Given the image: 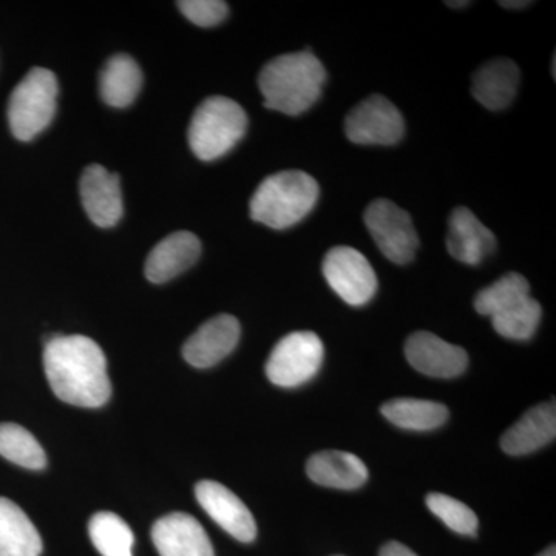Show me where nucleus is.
<instances>
[{"label": "nucleus", "mask_w": 556, "mask_h": 556, "mask_svg": "<svg viewBox=\"0 0 556 556\" xmlns=\"http://www.w3.org/2000/svg\"><path fill=\"white\" fill-rule=\"evenodd\" d=\"M43 368L51 390L65 404L100 408L112 396L104 351L86 336H51Z\"/></svg>", "instance_id": "f257e3e1"}, {"label": "nucleus", "mask_w": 556, "mask_h": 556, "mask_svg": "<svg viewBox=\"0 0 556 556\" xmlns=\"http://www.w3.org/2000/svg\"><path fill=\"white\" fill-rule=\"evenodd\" d=\"M327 83V70L309 51L281 54L268 62L258 76L265 105L298 116L316 104Z\"/></svg>", "instance_id": "f03ea898"}, {"label": "nucleus", "mask_w": 556, "mask_h": 556, "mask_svg": "<svg viewBox=\"0 0 556 556\" xmlns=\"http://www.w3.org/2000/svg\"><path fill=\"white\" fill-rule=\"evenodd\" d=\"M317 200L316 179L302 170H285L260 182L249 208L254 222L281 230L302 222Z\"/></svg>", "instance_id": "7ed1b4c3"}, {"label": "nucleus", "mask_w": 556, "mask_h": 556, "mask_svg": "<svg viewBox=\"0 0 556 556\" xmlns=\"http://www.w3.org/2000/svg\"><path fill=\"white\" fill-rule=\"evenodd\" d=\"M248 129V116L239 102L211 97L201 102L190 121L189 146L197 159L214 161L236 148Z\"/></svg>", "instance_id": "20e7f679"}, {"label": "nucleus", "mask_w": 556, "mask_h": 556, "mask_svg": "<svg viewBox=\"0 0 556 556\" xmlns=\"http://www.w3.org/2000/svg\"><path fill=\"white\" fill-rule=\"evenodd\" d=\"M56 75L42 67L31 68L11 93L9 123L20 141H31L50 126L56 113Z\"/></svg>", "instance_id": "39448f33"}, {"label": "nucleus", "mask_w": 556, "mask_h": 556, "mask_svg": "<svg viewBox=\"0 0 556 556\" xmlns=\"http://www.w3.org/2000/svg\"><path fill=\"white\" fill-rule=\"evenodd\" d=\"M325 348L311 331H295L274 346L266 362V376L274 386L295 388L309 382L321 368Z\"/></svg>", "instance_id": "423d86ee"}, {"label": "nucleus", "mask_w": 556, "mask_h": 556, "mask_svg": "<svg viewBox=\"0 0 556 556\" xmlns=\"http://www.w3.org/2000/svg\"><path fill=\"white\" fill-rule=\"evenodd\" d=\"M365 225L380 252L396 265H407L419 248L415 225L407 211L390 200H376L367 207Z\"/></svg>", "instance_id": "0eeeda50"}, {"label": "nucleus", "mask_w": 556, "mask_h": 556, "mask_svg": "<svg viewBox=\"0 0 556 556\" xmlns=\"http://www.w3.org/2000/svg\"><path fill=\"white\" fill-rule=\"evenodd\" d=\"M324 276L332 291L351 306L367 305L378 291V276L357 249L338 247L328 251Z\"/></svg>", "instance_id": "6e6552de"}, {"label": "nucleus", "mask_w": 556, "mask_h": 556, "mask_svg": "<svg viewBox=\"0 0 556 556\" xmlns=\"http://www.w3.org/2000/svg\"><path fill=\"white\" fill-rule=\"evenodd\" d=\"M404 116L382 94H372L351 110L345 119V134L354 144L393 146L404 137Z\"/></svg>", "instance_id": "1a4fd4ad"}, {"label": "nucleus", "mask_w": 556, "mask_h": 556, "mask_svg": "<svg viewBox=\"0 0 556 556\" xmlns=\"http://www.w3.org/2000/svg\"><path fill=\"white\" fill-rule=\"evenodd\" d=\"M195 496L201 508L230 536L241 543H252L255 540L257 525L251 510L228 486L206 479L197 484Z\"/></svg>", "instance_id": "9d476101"}, {"label": "nucleus", "mask_w": 556, "mask_h": 556, "mask_svg": "<svg viewBox=\"0 0 556 556\" xmlns=\"http://www.w3.org/2000/svg\"><path fill=\"white\" fill-rule=\"evenodd\" d=\"M405 356L416 371L430 378H457L468 367L466 350L427 331L409 336L405 343Z\"/></svg>", "instance_id": "9b49d317"}, {"label": "nucleus", "mask_w": 556, "mask_h": 556, "mask_svg": "<svg viewBox=\"0 0 556 556\" xmlns=\"http://www.w3.org/2000/svg\"><path fill=\"white\" fill-rule=\"evenodd\" d=\"M239 320L229 314H219L201 325L182 346L186 362L195 368H211L229 356L239 345Z\"/></svg>", "instance_id": "f8f14e48"}, {"label": "nucleus", "mask_w": 556, "mask_h": 556, "mask_svg": "<svg viewBox=\"0 0 556 556\" xmlns=\"http://www.w3.org/2000/svg\"><path fill=\"white\" fill-rule=\"evenodd\" d=\"M79 189L84 208L94 225L100 228L118 225L124 214L118 175L112 174L100 164H91L80 177Z\"/></svg>", "instance_id": "ddd939ff"}, {"label": "nucleus", "mask_w": 556, "mask_h": 556, "mask_svg": "<svg viewBox=\"0 0 556 556\" xmlns=\"http://www.w3.org/2000/svg\"><path fill=\"white\" fill-rule=\"evenodd\" d=\"M152 540L161 556H215L206 530L188 514H170L152 527Z\"/></svg>", "instance_id": "4468645a"}, {"label": "nucleus", "mask_w": 556, "mask_h": 556, "mask_svg": "<svg viewBox=\"0 0 556 556\" xmlns=\"http://www.w3.org/2000/svg\"><path fill=\"white\" fill-rule=\"evenodd\" d=\"M496 248L492 230L485 228L467 207H456L448 218V254L457 262L477 266Z\"/></svg>", "instance_id": "2eb2a0df"}, {"label": "nucleus", "mask_w": 556, "mask_h": 556, "mask_svg": "<svg viewBox=\"0 0 556 556\" xmlns=\"http://www.w3.org/2000/svg\"><path fill=\"white\" fill-rule=\"evenodd\" d=\"M200 254L199 237L188 230H178L152 249L146 262V277L152 283H166L195 265Z\"/></svg>", "instance_id": "dca6fc26"}, {"label": "nucleus", "mask_w": 556, "mask_h": 556, "mask_svg": "<svg viewBox=\"0 0 556 556\" xmlns=\"http://www.w3.org/2000/svg\"><path fill=\"white\" fill-rule=\"evenodd\" d=\"M556 437L554 402L536 405L526 413L501 439V447L510 456H526L546 447Z\"/></svg>", "instance_id": "f3484780"}, {"label": "nucleus", "mask_w": 556, "mask_h": 556, "mask_svg": "<svg viewBox=\"0 0 556 556\" xmlns=\"http://www.w3.org/2000/svg\"><path fill=\"white\" fill-rule=\"evenodd\" d=\"M519 80H521V73L518 65L507 58H497L486 62L475 73L471 94L479 104L497 112L508 108L515 100Z\"/></svg>", "instance_id": "a211bd4d"}, {"label": "nucleus", "mask_w": 556, "mask_h": 556, "mask_svg": "<svg viewBox=\"0 0 556 556\" xmlns=\"http://www.w3.org/2000/svg\"><path fill=\"white\" fill-rule=\"evenodd\" d=\"M311 481L329 489L354 490L368 481V468L353 453L329 450L316 453L306 464Z\"/></svg>", "instance_id": "6ab92c4d"}, {"label": "nucleus", "mask_w": 556, "mask_h": 556, "mask_svg": "<svg viewBox=\"0 0 556 556\" xmlns=\"http://www.w3.org/2000/svg\"><path fill=\"white\" fill-rule=\"evenodd\" d=\"M42 540L16 503L0 497V556H39Z\"/></svg>", "instance_id": "aec40b11"}, {"label": "nucleus", "mask_w": 556, "mask_h": 556, "mask_svg": "<svg viewBox=\"0 0 556 556\" xmlns=\"http://www.w3.org/2000/svg\"><path fill=\"white\" fill-rule=\"evenodd\" d=\"M142 86L141 68L129 54H116L110 58L102 68L100 93L102 101L110 108H129L137 100Z\"/></svg>", "instance_id": "412c9836"}, {"label": "nucleus", "mask_w": 556, "mask_h": 556, "mask_svg": "<svg viewBox=\"0 0 556 556\" xmlns=\"http://www.w3.org/2000/svg\"><path fill=\"white\" fill-rule=\"evenodd\" d=\"M380 412L391 424L409 431L437 430L448 419L445 405L422 399H394L383 404Z\"/></svg>", "instance_id": "4be33fe9"}, {"label": "nucleus", "mask_w": 556, "mask_h": 556, "mask_svg": "<svg viewBox=\"0 0 556 556\" xmlns=\"http://www.w3.org/2000/svg\"><path fill=\"white\" fill-rule=\"evenodd\" d=\"M89 535L102 556H134V532L123 518L112 511L93 515L89 522Z\"/></svg>", "instance_id": "5701e85b"}, {"label": "nucleus", "mask_w": 556, "mask_h": 556, "mask_svg": "<svg viewBox=\"0 0 556 556\" xmlns=\"http://www.w3.org/2000/svg\"><path fill=\"white\" fill-rule=\"evenodd\" d=\"M0 456L28 470H42L47 456L38 439L17 424H0Z\"/></svg>", "instance_id": "b1692460"}, {"label": "nucleus", "mask_w": 556, "mask_h": 556, "mask_svg": "<svg viewBox=\"0 0 556 556\" xmlns=\"http://www.w3.org/2000/svg\"><path fill=\"white\" fill-rule=\"evenodd\" d=\"M530 298V285L521 274L510 273L482 289L475 299V309L481 316L493 317Z\"/></svg>", "instance_id": "393cba45"}, {"label": "nucleus", "mask_w": 556, "mask_h": 556, "mask_svg": "<svg viewBox=\"0 0 556 556\" xmlns=\"http://www.w3.org/2000/svg\"><path fill=\"white\" fill-rule=\"evenodd\" d=\"M540 303L529 298L492 318L497 334L510 340H529L535 336L541 321Z\"/></svg>", "instance_id": "a878e982"}, {"label": "nucleus", "mask_w": 556, "mask_h": 556, "mask_svg": "<svg viewBox=\"0 0 556 556\" xmlns=\"http://www.w3.org/2000/svg\"><path fill=\"white\" fill-rule=\"evenodd\" d=\"M427 507L453 532L459 535H477L479 527L477 514L455 497L442 495V493H430L427 496Z\"/></svg>", "instance_id": "bb28decb"}, {"label": "nucleus", "mask_w": 556, "mask_h": 556, "mask_svg": "<svg viewBox=\"0 0 556 556\" xmlns=\"http://www.w3.org/2000/svg\"><path fill=\"white\" fill-rule=\"evenodd\" d=\"M179 11L199 27H215L228 16V3L222 0H181Z\"/></svg>", "instance_id": "cd10ccee"}, {"label": "nucleus", "mask_w": 556, "mask_h": 556, "mask_svg": "<svg viewBox=\"0 0 556 556\" xmlns=\"http://www.w3.org/2000/svg\"><path fill=\"white\" fill-rule=\"evenodd\" d=\"M379 556H417L415 552L409 551L404 544L397 543V541H391L380 548Z\"/></svg>", "instance_id": "c85d7f7f"}, {"label": "nucleus", "mask_w": 556, "mask_h": 556, "mask_svg": "<svg viewBox=\"0 0 556 556\" xmlns=\"http://www.w3.org/2000/svg\"><path fill=\"white\" fill-rule=\"evenodd\" d=\"M501 7H504V9L508 10H519V9H527V7L532 5V2H525V0H521V2H507V0H503V2H500Z\"/></svg>", "instance_id": "c756f323"}, {"label": "nucleus", "mask_w": 556, "mask_h": 556, "mask_svg": "<svg viewBox=\"0 0 556 556\" xmlns=\"http://www.w3.org/2000/svg\"><path fill=\"white\" fill-rule=\"evenodd\" d=\"M447 5L453 9H463V7L470 5V2H447Z\"/></svg>", "instance_id": "7c9ffc66"}, {"label": "nucleus", "mask_w": 556, "mask_h": 556, "mask_svg": "<svg viewBox=\"0 0 556 556\" xmlns=\"http://www.w3.org/2000/svg\"><path fill=\"white\" fill-rule=\"evenodd\" d=\"M538 556H556V548L555 546H551L546 548V551H544L543 554H540Z\"/></svg>", "instance_id": "2f4dec72"}]
</instances>
